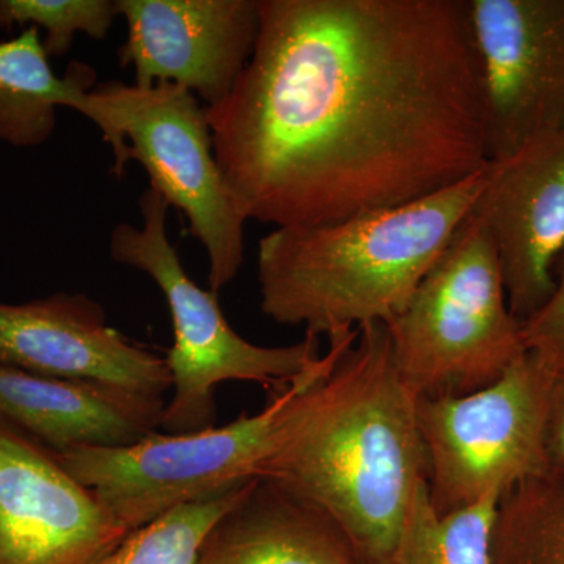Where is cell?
<instances>
[{
	"label": "cell",
	"instance_id": "6da1fadb",
	"mask_svg": "<svg viewBox=\"0 0 564 564\" xmlns=\"http://www.w3.org/2000/svg\"><path fill=\"white\" fill-rule=\"evenodd\" d=\"M237 209L329 225L454 187L489 162L467 0H259L254 50L206 107Z\"/></svg>",
	"mask_w": 564,
	"mask_h": 564
},
{
	"label": "cell",
	"instance_id": "7a4b0ae2",
	"mask_svg": "<svg viewBox=\"0 0 564 564\" xmlns=\"http://www.w3.org/2000/svg\"><path fill=\"white\" fill-rule=\"evenodd\" d=\"M295 381L256 477L326 511L364 564H395L408 508L429 480L415 399L393 361L384 323L329 337Z\"/></svg>",
	"mask_w": 564,
	"mask_h": 564
},
{
	"label": "cell",
	"instance_id": "3957f363",
	"mask_svg": "<svg viewBox=\"0 0 564 564\" xmlns=\"http://www.w3.org/2000/svg\"><path fill=\"white\" fill-rule=\"evenodd\" d=\"M485 169L391 209L329 225L274 228L258 248L262 313L328 339L369 323L388 325L469 217Z\"/></svg>",
	"mask_w": 564,
	"mask_h": 564
},
{
	"label": "cell",
	"instance_id": "277c9868",
	"mask_svg": "<svg viewBox=\"0 0 564 564\" xmlns=\"http://www.w3.org/2000/svg\"><path fill=\"white\" fill-rule=\"evenodd\" d=\"M139 206L143 225L115 226L109 252L111 261L152 278L169 303L174 343L165 359L172 373L173 397L163 410V433L214 429L215 392L226 381H250L276 393L318 366L322 356L318 337L313 334L285 347H261L234 332L217 293L204 291L182 267L166 234V199L148 187Z\"/></svg>",
	"mask_w": 564,
	"mask_h": 564
},
{
	"label": "cell",
	"instance_id": "5b68a950",
	"mask_svg": "<svg viewBox=\"0 0 564 564\" xmlns=\"http://www.w3.org/2000/svg\"><path fill=\"white\" fill-rule=\"evenodd\" d=\"M386 326L393 361L415 397L480 391L525 352L496 245L470 214L403 313Z\"/></svg>",
	"mask_w": 564,
	"mask_h": 564
},
{
	"label": "cell",
	"instance_id": "8992f818",
	"mask_svg": "<svg viewBox=\"0 0 564 564\" xmlns=\"http://www.w3.org/2000/svg\"><path fill=\"white\" fill-rule=\"evenodd\" d=\"M95 93L110 126L111 173L122 177L129 161L143 165L150 187L185 215L188 232L206 248L210 292L218 295L242 269L247 218L218 169L206 109L174 84L107 82Z\"/></svg>",
	"mask_w": 564,
	"mask_h": 564
},
{
	"label": "cell",
	"instance_id": "52a82bcc",
	"mask_svg": "<svg viewBox=\"0 0 564 564\" xmlns=\"http://www.w3.org/2000/svg\"><path fill=\"white\" fill-rule=\"evenodd\" d=\"M555 373L525 351L496 381L466 395L417 397L415 417L429 458L437 514L500 499L549 470L545 423Z\"/></svg>",
	"mask_w": 564,
	"mask_h": 564
},
{
	"label": "cell",
	"instance_id": "ba28073f",
	"mask_svg": "<svg viewBox=\"0 0 564 564\" xmlns=\"http://www.w3.org/2000/svg\"><path fill=\"white\" fill-rule=\"evenodd\" d=\"M293 386L295 381L273 393L258 414L242 413L220 429L154 432L129 447L77 448L54 456L133 532L174 508L220 496L256 478Z\"/></svg>",
	"mask_w": 564,
	"mask_h": 564
},
{
	"label": "cell",
	"instance_id": "9c48e42d",
	"mask_svg": "<svg viewBox=\"0 0 564 564\" xmlns=\"http://www.w3.org/2000/svg\"><path fill=\"white\" fill-rule=\"evenodd\" d=\"M489 161L564 128V0H467Z\"/></svg>",
	"mask_w": 564,
	"mask_h": 564
},
{
	"label": "cell",
	"instance_id": "30bf717a",
	"mask_svg": "<svg viewBox=\"0 0 564 564\" xmlns=\"http://www.w3.org/2000/svg\"><path fill=\"white\" fill-rule=\"evenodd\" d=\"M470 215L491 236L508 306L524 323L554 293L564 251V128L486 163Z\"/></svg>",
	"mask_w": 564,
	"mask_h": 564
},
{
	"label": "cell",
	"instance_id": "8fae6325",
	"mask_svg": "<svg viewBox=\"0 0 564 564\" xmlns=\"http://www.w3.org/2000/svg\"><path fill=\"white\" fill-rule=\"evenodd\" d=\"M129 533L51 452L0 425V564H99Z\"/></svg>",
	"mask_w": 564,
	"mask_h": 564
},
{
	"label": "cell",
	"instance_id": "7c38bea8",
	"mask_svg": "<svg viewBox=\"0 0 564 564\" xmlns=\"http://www.w3.org/2000/svg\"><path fill=\"white\" fill-rule=\"evenodd\" d=\"M128 24L118 57L133 66L135 87L174 84L207 107L221 102L259 32V0H117Z\"/></svg>",
	"mask_w": 564,
	"mask_h": 564
},
{
	"label": "cell",
	"instance_id": "4fadbf2b",
	"mask_svg": "<svg viewBox=\"0 0 564 564\" xmlns=\"http://www.w3.org/2000/svg\"><path fill=\"white\" fill-rule=\"evenodd\" d=\"M0 366L151 399H163L173 384L166 359L110 326L101 304L85 293L0 303Z\"/></svg>",
	"mask_w": 564,
	"mask_h": 564
},
{
	"label": "cell",
	"instance_id": "5bb4252c",
	"mask_svg": "<svg viewBox=\"0 0 564 564\" xmlns=\"http://www.w3.org/2000/svg\"><path fill=\"white\" fill-rule=\"evenodd\" d=\"M165 404L118 386L0 366V425L52 455L140 443L161 429Z\"/></svg>",
	"mask_w": 564,
	"mask_h": 564
},
{
	"label": "cell",
	"instance_id": "9a60e30c",
	"mask_svg": "<svg viewBox=\"0 0 564 564\" xmlns=\"http://www.w3.org/2000/svg\"><path fill=\"white\" fill-rule=\"evenodd\" d=\"M193 564H364L343 527L291 489L256 477L217 519Z\"/></svg>",
	"mask_w": 564,
	"mask_h": 564
},
{
	"label": "cell",
	"instance_id": "2e32d148",
	"mask_svg": "<svg viewBox=\"0 0 564 564\" xmlns=\"http://www.w3.org/2000/svg\"><path fill=\"white\" fill-rule=\"evenodd\" d=\"M95 79V70L79 62L58 77L32 25L17 39L0 41V140L14 148L46 143L54 133L57 107L79 111L101 129V110L90 90Z\"/></svg>",
	"mask_w": 564,
	"mask_h": 564
},
{
	"label": "cell",
	"instance_id": "e0dca14e",
	"mask_svg": "<svg viewBox=\"0 0 564 564\" xmlns=\"http://www.w3.org/2000/svg\"><path fill=\"white\" fill-rule=\"evenodd\" d=\"M492 564H564V470H545L500 499Z\"/></svg>",
	"mask_w": 564,
	"mask_h": 564
},
{
	"label": "cell",
	"instance_id": "ac0fdd59",
	"mask_svg": "<svg viewBox=\"0 0 564 564\" xmlns=\"http://www.w3.org/2000/svg\"><path fill=\"white\" fill-rule=\"evenodd\" d=\"M500 497L440 516L429 485L415 491L404 518L395 564H492V533Z\"/></svg>",
	"mask_w": 564,
	"mask_h": 564
},
{
	"label": "cell",
	"instance_id": "d6986e66",
	"mask_svg": "<svg viewBox=\"0 0 564 564\" xmlns=\"http://www.w3.org/2000/svg\"><path fill=\"white\" fill-rule=\"evenodd\" d=\"M247 485L174 508L158 521L133 530L99 564H193L210 527L240 499Z\"/></svg>",
	"mask_w": 564,
	"mask_h": 564
},
{
	"label": "cell",
	"instance_id": "ffe728a7",
	"mask_svg": "<svg viewBox=\"0 0 564 564\" xmlns=\"http://www.w3.org/2000/svg\"><path fill=\"white\" fill-rule=\"evenodd\" d=\"M118 17L117 0H0V29H44L43 46L50 57L65 55L77 33L106 39Z\"/></svg>",
	"mask_w": 564,
	"mask_h": 564
},
{
	"label": "cell",
	"instance_id": "44dd1931",
	"mask_svg": "<svg viewBox=\"0 0 564 564\" xmlns=\"http://www.w3.org/2000/svg\"><path fill=\"white\" fill-rule=\"evenodd\" d=\"M555 289L547 303L522 323L525 351L549 370L564 372V251L554 267Z\"/></svg>",
	"mask_w": 564,
	"mask_h": 564
},
{
	"label": "cell",
	"instance_id": "7402d4cb",
	"mask_svg": "<svg viewBox=\"0 0 564 564\" xmlns=\"http://www.w3.org/2000/svg\"><path fill=\"white\" fill-rule=\"evenodd\" d=\"M549 469L564 470V372L556 373L545 423Z\"/></svg>",
	"mask_w": 564,
	"mask_h": 564
}]
</instances>
